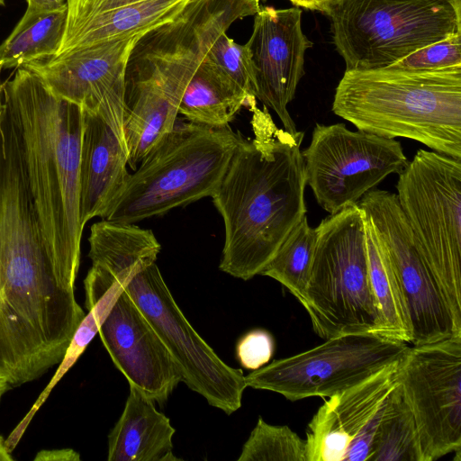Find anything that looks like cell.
<instances>
[{
  "mask_svg": "<svg viewBox=\"0 0 461 461\" xmlns=\"http://www.w3.org/2000/svg\"><path fill=\"white\" fill-rule=\"evenodd\" d=\"M251 57L256 98L272 109L284 130L297 131L287 110L304 73V55L312 41L302 29V9L260 7L246 43Z\"/></svg>",
  "mask_w": 461,
  "mask_h": 461,
  "instance_id": "9a60e30c",
  "label": "cell"
},
{
  "mask_svg": "<svg viewBox=\"0 0 461 461\" xmlns=\"http://www.w3.org/2000/svg\"><path fill=\"white\" fill-rule=\"evenodd\" d=\"M191 0H66L67 19L55 56L143 35L174 20Z\"/></svg>",
  "mask_w": 461,
  "mask_h": 461,
  "instance_id": "e0dca14e",
  "label": "cell"
},
{
  "mask_svg": "<svg viewBox=\"0 0 461 461\" xmlns=\"http://www.w3.org/2000/svg\"><path fill=\"white\" fill-rule=\"evenodd\" d=\"M294 5L297 7H303L305 9L324 12L330 0H289Z\"/></svg>",
  "mask_w": 461,
  "mask_h": 461,
  "instance_id": "4dcf8cb0",
  "label": "cell"
},
{
  "mask_svg": "<svg viewBox=\"0 0 461 461\" xmlns=\"http://www.w3.org/2000/svg\"><path fill=\"white\" fill-rule=\"evenodd\" d=\"M183 372V382L230 415L241 406L245 376L225 364L178 307L156 264L139 270L123 285Z\"/></svg>",
  "mask_w": 461,
  "mask_h": 461,
  "instance_id": "30bf717a",
  "label": "cell"
},
{
  "mask_svg": "<svg viewBox=\"0 0 461 461\" xmlns=\"http://www.w3.org/2000/svg\"><path fill=\"white\" fill-rule=\"evenodd\" d=\"M398 176L415 246L461 323V159L420 149Z\"/></svg>",
  "mask_w": 461,
  "mask_h": 461,
  "instance_id": "52a82bcc",
  "label": "cell"
},
{
  "mask_svg": "<svg viewBox=\"0 0 461 461\" xmlns=\"http://www.w3.org/2000/svg\"><path fill=\"white\" fill-rule=\"evenodd\" d=\"M11 389L10 385L8 384V383L3 378L0 376V401L3 397V395L9 390Z\"/></svg>",
  "mask_w": 461,
  "mask_h": 461,
  "instance_id": "836d02e7",
  "label": "cell"
},
{
  "mask_svg": "<svg viewBox=\"0 0 461 461\" xmlns=\"http://www.w3.org/2000/svg\"><path fill=\"white\" fill-rule=\"evenodd\" d=\"M141 36L95 44L23 68L34 73L56 97L102 117L126 145L125 70L129 56Z\"/></svg>",
  "mask_w": 461,
  "mask_h": 461,
  "instance_id": "4fadbf2b",
  "label": "cell"
},
{
  "mask_svg": "<svg viewBox=\"0 0 461 461\" xmlns=\"http://www.w3.org/2000/svg\"><path fill=\"white\" fill-rule=\"evenodd\" d=\"M456 66H461V33L425 46L389 68L407 70H437Z\"/></svg>",
  "mask_w": 461,
  "mask_h": 461,
  "instance_id": "4316f807",
  "label": "cell"
},
{
  "mask_svg": "<svg viewBox=\"0 0 461 461\" xmlns=\"http://www.w3.org/2000/svg\"><path fill=\"white\" fill-rule=\"evenodd\" d=\"M402 358L329 397L308 424L307 461L370 460L385 402L398 383Z\"/></svg>",
  "mask_w": 461,
  "mask_h": 461,
  "instance_id": "5bb4252c",
  "label": "cell"
},
{
  "mask_svg": "<svg viewBox=\"0 0 461 461\" xmlns=\"http://www.w3.org/2000/svg\"><path fill=\"white\" fill-rule=\"evenodd\" d=\"M1 97L15 131L46 250L60 271L76 279L84 230L79 181L84 111L56 97L24 68L2 85Z\"/></svg>",
  "mask_w": 461,
  "mask_h": 461,
  "instance_id": "7a4b0ae2",
  "label": "cell"
},
{
  "mask_svg": "<svg viewBox=\"0 0 461 461\" xmlns=\"http://www.w3.org/2000/svg\"><path fill=\"white\" fill-rule=\"evenodd\" d=\"M5 0H0V6L4 5H5Z\"/></svg>",
  "mask_w": 461,
  "mask_h": 461,
  "instance_id": "d590c367",
  "label": "cell"
},
{
  "mask_svg": "<svg viewBox=\"0 0 461 461\" xmlns=\"http://www.w3.org/2000/svg\"><path fill=\"white\" fill-rule=\"evenodd\" d=\"M238 461H307L306 441L288 426L271 425L259 417Z\"/></svg>",
  "mask_w": 461,
  "mask_h": 461,
  "instance_id": "d4e9b609",
  "label": "cell"
},
{
  "mask_svg": "<svg viewBox=\"0 0 461 461\" xmlns=\"http://www.w3.org/2000/svg\"><path fill=\"white\" fill-rule=\"evenodd\" d=\"M424 461L461 453V337L409 347L398 373Z\"/></svg>",
  "mask_w": 461,
  "mask_h": 461,
  "instance_id": "7c38bea8",
  "label": "cell"
},
{
  "mask_svg": "<svg viewBox=\"0 0 461 461\" xmlns=\"http://www.w3.org/2000/svg\"><path fill=\"white\" fill-rule=\"evenodd\" d=\"M255 104L257 101L203 59L186 86L178 113L191 122L220 128L228 126L243 106Z\"/></svg>",
  "mask_w": 461,
  "mask_h": 461,
  "instance_id": "ffe728a7",
  "label": "cell"
},
{
  "mask_svg": "<svg viewBox=\"0 0 461 461\" xmlns=\"http://www.w3.org/2000/svg\"><path fill=\"white\" fill-rule=\"evenodd\" d=\"M369 461H424L415 419L399 380L385 402Z\"/></svg>",
  "mask_w": 461,
  "mask_h": 461,
  "instance_id": "7402d4cb",
  "label": "cell"
},
{
  "mask_svg": "<svg viewBox=\"0 0 461 461\" xmlns=\"http://www.w3.org/2000/svg\"><path fill=\"white\" fill-rule=\"evenodd\" d=\"M1 93H2V85L0 84V96H1Z\"/></svg>",
  "mask_w": 461,
  "mask_h": 461,
  "instance_id": "8d00e7d4",
  "label": "cell"
},
{
  "mask_svg": "<svg viewBox=\"0 0 461 461\" xmlns=\"http://www.w3.org/2000/svg\"><path fill=\"white\" fill-rule=\"evenodd\" d=\"M3 120H4V111H3V104H2V97L0 96V164H1V158H2V148H3V138H4Z\"/></svg>",
  "mask_w": 461,
  "mask_h": 461,
  "instance_id": "d6a6232c",
  "label": "cell"
},
{
  "mask_svg": "<svg viewBox=\"0 0 461 461\" xmlns=\"http://www.w3.org/2000/svg\"><path fill=\"white\" fill-rule=\"evenodd\" d=\"M323 13L346 70L387 68L461 33V6L449 0H330Z\"/></svg>",
  "mask_w": 461,
  "mask_h": 461,
  "instance_id": "8992f818",
  "label": "cell"
},
{
  "mask_svg": "<svg viewBox=\"0 0 461 461\" xmlns=\"http://www.w3.org/2000/svg\"><path fill=\"white\" fill-rule=\"evenodd\" d=\"M66 19L64 8L15 26L0 44V71L54 57L63 38Z\"/></svg>",
  "mask_w": 461,
  "mask_h": 461,
  "instance_id": "603a6c76",
  "label": "cell"
},
{
  "mask_svg": "<svg viewBox=\"0 0 461 461\" xmlns=\"http://www.w3.org/2000/svg\"><path fill=\"white\" fill-rule=\"evenodd\" d=\"M84 114L79 181L80 220L85 227L95 217H106L131 174L126 145L102 117Z\"/></svg>",
  "mask_w": 461,
  "mask_h": 461,
  "instance_id": "ac0fdd59",
  "label": "cell"
},
{
  "mask_svg": "<svg viewBox=\"0 0 461 461\" xmlns=\"http://www.w3.org/2000/svg\"><path fill=\"white\" fill-rule=\"evenodd\" d=\"M302 155L306 185L330 214L357 203L386 176L399 175L409 162L398 140L353 131L344 123H316Z\"/></svg>",
  "mask_w": 461,
  "mask_h": 461,
  "instance_id": "9c48e42d",
  "label": "cell"
},
{
  "mask_svg": "<svg viewBox=\"0 0 461 461\" xmlns=\"http://www.w3.org/2000/svg\"><path fill=\"white\" fill-rule=\"evenodd\" d=\"M316 230L311 274L301 302L313 330L325 339L348 333L384 336L369 277L362 209L355 203L330 214Z\"/></svg>",
  "mask_w": 461,
  "mask_h": 461,
  "instance_id": "5b68a950",
  "label": "cell"
},
{
  "mask_svg": "<svg viewBox=\"0 0 461 461\" xmlns=\"http://www.w3.org/2000/svg\"><path fill=\"white\" fill-rule=\"evenodd\" d=\"M384 244L406 306L411 343L461 337L458 322L435 276L419 253L396 194L372 189L357 203Z\"/></svg>",
  "mask_w": 461,
  "mask_h": 461,
  "instance_id": "8fae6325",
  "label": "cell"
},
{
  "mask_svg": "<svg viewBox=\"0 0 461 461\" xmlns=\"http://www.w3.org/2000/svg\"><path fill=\"white\" fill-rule=\"evenodd\" d=\"M369 277L387 338L411 343L409 317L403 296L386 249L365 216Z\"/></svg>",
  "mask_w": 461,
  "mask_h": 461,
  "instance_id": "44dd1931",
  "label": "cell"
},
{
  "mask_svg": "<svg viewBox=\"0 0 461 461\" xmlns=\"http://www.w3.org/2000/svg\"><path fill=\"white\" fill-rule=\"evenodd\" d=\"M203 60L229 77L250 100L257 101L253 66L247 44H239L223 32L212 43Z\"/></svg>",
  "mask_w": 461,
  "mask_h": 461,
  "instance_id": "484cf974",
  "label": "cell"
},
{
  "mask_svg": "<svg viewBox=\"0 0 461 461\" xmlns=\"http://www.w3.org/2000/svg\"><path fill=\"white\" fill-rule=\"evenodd\" d=\"M316 242V228L309 225L305 216L259 275L279 282L301 303L310 277Z\"/></svg>",
  "mask_w": 461,
  "mask_h": 461,
  "instance_id": "cb8c5ba5",
  "label": "cell"
},
{
  "mask_svg": "<svg viewBox=\"0 0 461 461\" xmlns=\"http://www.w3.org/2000/svg\"><path fill=\"white\" fill-rule=\"evenodd\" d=\"M275 350L271 333L255 329L245 333L237 342L236 357L246 369L257 370L269 362Z\"/></svg>",
  "mask_w": 461,
  "mask_h": 461,
  "instance_id": "83f0119b",
  "label": "cell"
},
{
  "mask_svg": "<svg viewBox=\"0 0 461 461\" xmlns=\"http://www.w3.org/2000/svg\"><path fill=\"white\" fill-rule=\"evenodd\" d=\"M5 445V440L0 435V461H13L14 457Z\"/></svg>",
  "mask_w": 461,
  "mask_h": 461,
  "instance_id": "1f68e13d",
  "label": "cell"
},
{
  "mask_svg": "<svg viewBox=\"0 0 461 461\" xmlns=\"http://www.w3.org/2000/svg\"><path fill=\"white\" fill-rule=\"evenodd\" d=\"M253 138H244L211 195L224 223L220 269L248 281L273 258L306 216L304 132L278 128L268 112L249 108Z\"/></svg>",
  "mask_w": 461,
  "mask_h": 461,
  "instance_id": "6da1fadb",
  "label": "cell"
},
{
  "mask_svg": "<svg viewBox=\"0 0 461 461\" xmlns=\"http://www.w3.org/2000/svg\"><path fill=\"white\" fill-rule=\"evenodd\" d=\"M98 334L116 368L148 398L164 404L183 372L134 301L123 289Z\"/></svg>",
  "mask_w": 461,
  "mask_h": 461,
  "instance_id": "2e32d148",
  "label": "cell"
},
{
  "mask_svg": "<svg viewBox=\"0 0 461 461\" xmlns=\"http://www.w3.org/2000/svg\"><path fill=\"white\" fill-rule=\"evenodd\" d=\"M244 138L230 125L214 128L176 119L130 175L102 220L135 223L211 197Z\"/></svg>",
  "mask_w": 461,
  "mask_h": 461,
  "instance_id": "277c9868",
  "label": "cell"
},
{
  "mask_svg": "<svg viewBox=\"0 0 461 461\" xmlns=\"http://www.w3.org/2000/svg\"><path fill=\"white\" fill-rule=\"evenodd\" d=\"M331 110L359 131L461 159V66L345 70Z\"/></svg>",
  "mask_w": 461,
  "mask_h": 461,
  "instance_id": "3957f363",
  "label": "cell"
},
{
  "mask_svg": "<svg viewBox=\"0 0 461 461\" xmlns=\"http://www.w3.org/2000/svg\"><path fill=\"white\" fill-rule=\"evenodd\" d=\"M34 461H78L80 455L72 448L41 450L37 453Z\"/></svg>",
  "mask_w": 461,
  "mask_h": 461,
  "instance_id": "f546056e",
  "label": "cell"
},
{
  "mask_svg": "<svg viewBox=\"0 0 461 461\" xmlns=\"http://www.w3.org/2000/svg\"><path fill=\"white\" fill-rule=\"evenodd\" d=\"M408 348L407 343L379 334H342L254 370L245 376V383L290 401L330 397L400 360Z\"/></svg>",
  "mask_w": 461,
  "mask_h": 461,
  "instance_id": "ba28073f",
  "label": "cell"
},
{
  "mask_svg": "<svg viewBox=\"0 0 461 461\" xmlns=\"http://www.w3.org/2000/svg\"><path fill=\"white\" fill-rule=\"evenodd\" d=\"M118 421L108 435L109 461H176V429L154 402L133 384Z\"/></svg>",
  "mask_w": 461,
  "mask_h": 461,
  "instance_id": "d6986e66",
  "label": "cell"
},
{
  "mask_svg": "<svg viewBox=\"0 0 461 461\" xmlns=\"http://www.w3.org/2000/svg\"><path fill=\"white\" fill-rule=\"evenodd\" d=\"M451 2H453L455 5H458V6H461V0H449Z\"/></svg>",
  "mask_w": 461,
  "mask_h": 461,
  "instance_id": "e575fe53",
  "label": "cell"
},
{
  "mask_svg": "<svg viewBox=\"0 0 461 461\" xmlns=\"http://www.w3.org/2000/svg\"><path fill=\"white\" fill-rule=\"evenodd\" d=\"M27 8L16 26L25 25L47 14L67 8L66 0H26Z\"/></svg>",
  "mask_w": 461,
  "mask_h": 461,
  "instance_id": "f1b7e54d",
  "label": "cell"
}]
</instances>
